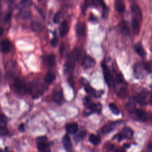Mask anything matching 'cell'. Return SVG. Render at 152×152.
Wrapping results in <instances>:
<instances>
[{
	"label": "cell",
	"mask_w": 152,
	"mask_h": 152,
	"mask_svg": "<svg viewBox=\"0 0 152 152\" xmlns=\"http://www.w3.org/2000/svg\"><path fill=\"white\" fill-rule=\"evenodd\" d=\"M36 144L39 152H51L49 143L46 136L39 137L36 138Z\"/></svg>",
	"instance_id": "cell-1"
},
{
	"label": "cell",
	"mask_w": 152,
	"mask_h": 152,
	"mask_svg": "<svg viewBox=\"0 0 152 152\" xmlns=\"http://www.w3.org/2000/svg\"><path fill=\"white\" fill-rule=\"evenodd\" d=\"M133 131L129 127H124L121 130V132L116 134L113 138L117 139L118 141H121L122 139H130L133 136Z\"/></svg>",
	"instance_id": "cell-2"
},
{
	"label": "cell",
	"mask_w": 152,
	"mask_h": 152,
	"mask_svg": "<svg viewBox=\"0 0 152 152\" xmlns=\"http://www.w3.org/2000/svg\"><path fill=\"white\" fill-rule=\"evenodd\" d=\"M102 66L103 70L104 78L106 84L108 85L109 87H113L115 86V81L110 71H109V69L105 64H102Z\"/></svg>",
	"instance_id": "cell-3"
},
{
	"label": "cell",
	"mask_w": 152,
	"mask_h": 152,
	"mask_svg": "<svg viewBox=\"0 0 152 152\" xmlns=\"http://www.w3.org/2000/svg\"><path fill=\"white\" fill-rule=\"evenodd\" d=\"M131 10L132 14V19L141 23L142 18V15L139 6L136 4H132L131 6Z\"/></svg>",
	"instance_id": "cell-4"
},
{
	"label": "cell",
	"mask_w": 152,
	"mask_h": 152,
	"mask_svg": "<svg viewBox=\"0 0 152 152\" xmlns=\"http://www.w3.org/2000/svg\"><path fill=\"white\" fill-rule=\"evenodd\" d=\"M129 115L132 118L137 120L145 121L147 119L146 112L141 109H136L133 112L129 113Z\"/></svg>",
	"instance_id": "cell-5"
},
{
	"label": "cell",
	"mask_w": 152,
	"mask_h": 152,
	"mask_svg": "<svg viewBox=\"0 0 152 152\" xmlns=\"http://www.w3.org/2000/svg\"><path fill=\"white\" fill-rule=\"evenodd\" d=\"M102 110V105L99 103H93L89 107H86L84 111V114L85 115H89L92 113H100Z\"/></svg>",
	"instance_id": "cell-6"
},
{
	"label": "cell",
	"mask_w": 152,
	"mask_h": 152,
	"mask_svg": "<svg viewBox=\"0 0 152 152\" xmlns=\"http://www.w3.org/2000/svg\"><path fill=\"white\" fill-rule=\"evenodd\" d=\"M120 121L109 122L107 123L102 128V132L103 134H107L114 131L120 124Z\"/></svg>",
	"instance_id": "cell-7"
},
{
	"label": "cell",
	"mask_w": 152,
	"mask_h": 152,
	"mask_svg": "<svg viewBox=\"0 0 152 152\" xmlns=\"http://www.w3.org/2000/svg\"><path fill=\"white\" fill-rule=\"evenodd\" d=\"M134 72L137 78H142L145 73H148L145 69L144 64L142 63L137 64L134 66Z\"/></svg>",
	"instance_id": "cell-8"
},
{
	"label": "cell",
	"mask_w": 152,
	"mask_h": 152,
	"mask_svg": "<svg viewBox=\"0 0 152 152\" xmlns=\"http://www.w3.org/2000/svg\"><path fill=\"white\" fill-rule=\"evenodd\" d=\"M86 80H85L84 81H83V84L84 85V89L86 90V91L90 94H91L92 96L96 97H99L101 96V95L102 94V93H103L102 91H96V90H94L93 88H92L89 84L86 81Z\"/></svg>",
	"instance_id": "cell-9"
},
{
	"label": "cell",
	"mask_w": 152,
	"mask_h": 152,
	"mask_svg": "<svg viewBox=\"0 0 152 152\" xmlns=\"http://www.w3.org/2000/svg\"><path fill=\"white\" fill-rule=\"evenodd\" d=\"M45 88L42 84L33 85L30 88V91L34 98H37L42 94Z\"/></svg>",
	"instance_id": "cell-10"
},
{
	"label": "cell",
	"mask_w": 152,
	"mask_h": 152,
	"mask_svg": "<svg viewBox=\"0 0 152 152\" xmlns=\"http://www.w3.org/2000/svg\"><path fill=\"white\" fill-rule=\"evenodd\" d=\"M95 64H96V62L94 59L90 56H85L83 59L82 62H81L82 66L84 69L91 68L95 65Z\"/></svg>",
	"instance_id": "cell-11"
},
{
	"label": "cell",
	"mask_w": 152,
	"mask_h": 152,
	"mask_svg": "<svg viewBox=\"0 0 152 152\" xmlns=\"http://www.w3.org/2000/svg\"><path fill=\"white\" fill-rule=\"evenodd\" d=\"M147 97L148 92L145 91H142L136 95L135 97V100L140 104H145L147 103Z\"/></svg>",
	"instance_id": "cell-12"
},
{
	"label": "cell",
	"mask_w": 152,
	"mask_h": 152,
	"mask_svg": "<svg viewBox=\"0 0 152 152\" xmlns=\"http://www.w3.org/2000/svg\"><path fill=\"white\" fill-rule=\"evenodd\" d=\"M62 143L67 152H73V148L71 138L68 135L66 134L63 137L62 140Z\"/></svg>",
	"instance_id": "cell-13"
},
{
	"label": "cell",
	"mask_w": 152,
	"mask_h": 152,
	"mask_svg": "<svg viewBox=\"0 0 152 152\" xmlns=\"http://www.w3.org/2000/svg\"><path fill=\"white\" fill-rule=\"evenodd\" d=\"M11 44L8 39H4L0 42V51L3 53H7L11 49Z\"/></svg>",
	"instance_id": "cell-14"
},
{
	"label": "cell",
	"mask_w": 152,
	"mask_h": 152,
	"mask_svg": "<svg viewBox=\"0 0 152 152\" xmlns=\"http://www.w3.org/2000/svg\"><path fill=\"white\" fill-rule=\"evenodd\" d=\"M14 87L15 90L20 94H24L26 92V86L21 81L17 80L14 84Z\"/></svg>",
	"instance_id": "cell-15"
},
{
	"label": "cell",
	"mask_w": 152,
	"mask_h": 152,
	"mask_svg": "<svg viewBox=\"0 0 152 152\" xmlns=\"http://www.w3.org/2000/svg\"><path fill=\"white\" fill-rule=\"evenodd\" d=\"M69 31L68 23L66 20H64L60 24L59 26V34L61 36L63 37L65 36Z\"/></svg>",
	"instance_id": "cell-16"
},
{
	"label": "cell",
	"mask_w": 152,
	"mask_h": 152,
	"mask_svg": "<svg viewBox=\"0 0 152 152\" xmlns=\"http://www.w3.org/2000/svg\"><path fill=\"white\" fill-rule=\"evenodd\" d=\"M81 56H82V50L80 48H75L72 50L71 52V58L74 62H75L76 61H79L81 58Z\"/></svg>",
	"instance_id": "cell-17"
},
{
	"label": "cell",
	"mask_w": 152,
	"mask_h": 152,
	"mask_svg": "<svg viewBox=\"0 0 152 152\" xmlns=\"http://www.w3.org/2000/svg\"><path fill=\"white\" fill-rule=\"evenodd\" d=\"M65 129L68 133L73 134L77 132V131L78 129V126L77 124H76L75 122L68 124L65 126Z\"/></svg>",
	"instance_id": "cell-18"
},
{
	"label": "cell",
	"mask_w": 152,
	"mask_h": 152,
	"mask_svg": "<svg viewBox=\"0 0 152 152\" xmlns=\"http://www.w3.org/2000/svg\"><path fill=\"white\" fill-rule=\"evenodd\" d=\"M134 50L135 52L142 58L145 56L146 52L141 43H137L134 45Z\"/></svg>",
	"instance_id": "cell-19"
},
{
	"label": "cell",
	"mask_w": 152,
	"mask_h": 152,
	"mask_svg": "<svg viewBox=\"0 0 152 152\" xmlns=\"http://www.w3.org/2000/svg\"><path fill=\"white\" fill-rule=\"evenodd\" d=\"M75 62L71 58L69 61H67L64 65V70L65 73H71L74 69Z\"/></svg>",
	"instance_id": "cell-20"
},
{
	"label": "cell",
	"mask_w": 152,
	"mask_h": 152,
	"mask_svg": "<svg viewBox=\"0 0 152 152\" xmlns=\"http://www.w3.org/2000/svg\"><path fill=\"white\" fill-rule=\"evenodd\" d=\"M86 31V25L83 23L79 22L76 26V33L78 36H82L84 34Z\"/></svg>",
	"instance_id": "cell-21"
},
{
	"label": "cell",
	"mask_w": 152,
	"mask_h": 152,
	"mask_svg": "<svg viewBox=\"0 0 152 152\" xmlns=\"http://www.w3.org/2000/svg\"><path fill=\"white\" fill-rule=\"evenodd\" d=\"M52 99L54 102L58 104H61L63 102V94L62 91H56L52 96Z\"/></svg>",
	"instance_id": "cell-22"
},
{
	"label": "cell",
	"mask_w": 152,
	"mask_h": 152,
	"mask_svg": "<svg viewBox=\"0 0 152 152\" xmlns=\"http://www.w3.org/2000/svg\"><path fill=\"white\" fill-rule=\"evenodd\" d=\"M115 7L119 12H123L125 9L124 2L122 0H116L115 2Z\"/></svg>",
	"instance_id": "cell-23"
},
{
	"label": "cell",
	"mask_w": 152,
	"mask_h": 152,
	"mask_svg": "<svg viewBox=\"0 0 152 152\" xmlns=\"http://www.w3.org/2000/svg\"><path fill=\"white\" fill-rule=\"evenodd\" d=\"M55 79V75L52 72H49L45 74L44 77V81L46 83L50 84Z\"/></svg>",
	"instance_id": "cell-24"
},
{
	"label": "cell",
	"mask_w": 152,
	"mask_h": 152,
	"mask_svg": "<svg viewBox=\"0 0 152 152\" xmlns=\"http://www.w3.org/2000/svg\"><path fill=\"white\" fill-rule=\"evenodd\" d=\"M90 141L94 145H98L101 142V138L99 135L91 134L89 137Z\"/></svg>",
	"instance_id": "cell-25"
},
{
	"label": "cell",
	"mask_w": 152,
	"mask_h": 152,
	"mask_svg": "<svg viewBox=\"0 0 152 152\" xmlns=\"http://www.w3.org/2000/svg\"><path fill=\"white\" fill-rule=\"evenodd\" d=\"M47 64L50 67H53L56 65L55 55L53 53H50L48 56Z\"/></svg>",
	"instance_id": "cell-26"
},
{
	"label": "cell",
	"mask_w": 152,
	"mask_h": 152,
	"mask_svg": "<svg viewBox=\"0 0 152 152\" xmlns=\"http://www.w3.org/2000/svg\"><path fill=\"white\" fill-rule=\"evenodd\" d=\"M31 27L34 31H40L43 28V26L39 22L33 21L31 23Z\"/></svg>",
	"instance_id": "cell-27"
},
{
	"label": "cell",
	"mask_w": 152,
	"mask_h": 152,
	"mask_svg": "<svg viewBox=\"0 0 152 152\" xmlns=\"http://www.w3.org/2000/svg\"><path fill=\"white\" fill-rule=\"evenodd\" d=\"M132 27L133 32L135 34H138L140 30V23L138 21L132 19Z\"/></svg>",
	"instance_id": "cell-28"
},
{
	"label": "cell",
	"mask_w": 152,
	"mask_h": 152,
	"mask_svg": "<svg viewBox=\"0 0 152 152\" xmlns=\"http://www.w3.org/2000/svg\"><path fill=\"white\" fill-rule=\"evenodd\" d=\"M7 123V118L4 114H0V128H5Z\"/></svg>",
	"instance_id": "cell-29"
},
{
	"label": "cell",
	"mask_w": 152,
	"mask_h": 152,
	"mask_svg": "<svg viewBox=\"0 0 152 152\" xmlns=\"http://www.w3.org/2000/svg\"><path fill=\"white\" fill-rule=\"evenodd\" d=\"M18 17L20 18H21L27 19V18H30L31 17V14L29 11H21L18 14Z\"/></svg>",
	"instance_id": "cell-30"
},
{
	"label": "cell",
	"mask_w": 152,
	"mask_h": 152,
	"mask_svg": "<svg viewBox=\"0 0 152 152\" xmlns=\"http://www.w3.org/2000/svg\"><path fill=\"white\" fill-rule=\"evenodd\" d=\"M109 107L113 114L117 115H119L120 113V111H119V109L118 108V107L114 103H110L109 104Z\"/></svg>",
	"instance_id": "cell-31"
},
{
	"label": "cell",
	"mask_w": 152,
	"mask_h": 152,
	"mask_svg": "<svg viewBox=\"0 0 152 152\" xmlns=\"http://www.w3.org/2000/svg\"><path fill=\"white\" fill-rule=\"evenodd\" d=\"M61 18V12H57L55 13V14L53 15V21L55 24H58L59 23V21Z\"/></svg>",
	"instance_id": "cell-32"
},
{
	"label": "cell",
	"mask_w": 152,
	"mask_h": 152,
	"mask_svg": "<svg viewBox=\"0 0 152 152\" xmlns=\"http://www.w3.org/2000/svg\"><path fill=\"white\" fill-rule=\"evenodd\" d=\"M102 9H103V11H102V17L103 18H106L107 16V14H108V12H109V8L108 7L105 5V4L103 2V5H102Z\"/></svg>",
	"instance_id": "cell-33"
},
{
	"label": "cell",
	"mask_w": 152,
	"mask_h": 152,
	"mask_svg": "<svg viewBox=\"0 0 152 152\" xmlns=\"http://www.w3.org/2000/svg\"><path fill=\"white\" fill-rule=\"evenodd\" d=\"M126 110L129 112V113L133 112L137 109L135 105L133 103H128L126 106Z\"/></svg>",
	"instance_id": "cell-34"
},
{
	"label": "cell",
	"mask_w": 152,
	"mask_h": 152,
	"mask_svg": "<svg viewBox=\"0 0 152 152\" xmlns=\"http://www.w3.org/2000/svg\"><path fill=\"white\" fill-rule=\"evenodd\" d=\"M83 104L84 105L86 106V107H89L91 104H93V102L91 100V99L88 97H85L84 99H83Z\"/></svg>",
	"instance_id": "cell-35"
},
{
	"label": "cell",
	"mask_w": 152,
	"mask_h": 152,
	"mask_svg": "<svg viewBox=\"0 0 152 152\" xmlns=\"http://www.w3.org/2000/svg\"><path fill=\"white\" fill-rule=\"evenodd\" d=\"M126 88L123 87L119 89L118 94L120 97H124L126 96Z\"/></svg>",
	"instance_id": "cell-36"
},
{
	"label": "cell",
	"mask_w": 152,
	"mask_h": 152,
	"mask_svg": "<svg viewBox=\"0 0 152 152\" xmlns=\"http://www.w3.org/2000/svg\"><path fill=\"white\" fill-rule=\"evenodd\" d=\"M85 134H86V132H84V131H81V132H80L79 134H77L74 137L75 140L77 141H80V140L84 137V136L85 135Z\"/></svg>",
	"instance_id": "cell-37"
},
{
	"label": "cell",
	"mask_w": 152,
	"mask_h": 152,
	"mask_svg": "<svg viewBox=\"0 0 152 152\" xmlns=\"http://www.w3.org/2000/svg\"><path fill=\"white\" fill-rule=\"evenodd\" d=\"M116 81L118 83H124V78L121 74H117L116 76Z\"/></svg>",
	"instance_id": "cell-38"
},
{
	"label": "cell",
	"mask_w": 152,
	"mask_h": 152,
	"mask_svg": "<svg viewBox=\"0 0 152 152\" xmlns=\"http://www.w3.org/2000/svg\"><path fill=\"white\" fill-rule=\"evenodd\" d=\"M50 42H51L52 46H53V47H55V46H56L58 45V39L56 37H53L52 39Z\"/></svg>",
	"instance_id": "cell-39"
},
{
	"label": "cell",
	"mask_w": 152,
	"mask_h": 152,
	"mask_svg": "<svg viewBox=\"0 0 152 152\" xmlns=\"http://www.w3.org/2000/svg\"><path fill=\"white\" fill-rule=\"evenodd\" d=\"M11 12H8L5 16L4 20H5V22H8L11 20Z\"/></svg>",
	"instance_id": "cell-40"
},
{
	"label": "cell",
	"mask_w": 152,
	"mask_h": 152,
	"mask_svg": "<svg viewBox=\"0 0 152 152\" xmlns=\"http://www.w3.org/2000/svg\"><path fill=\"white\" fill-rule=\"evenodd\" d=\"M21 4H22L23 5H24L25 7H29L30 6L31 4V2L30 1H23L22 2H21Z\"/></svg>",
	"instance_id": "cell-41"
},
{
	"label": "cell",
	"mask_w": 152,
	"mask_h": 152,
	"mask_svg": "<svg viewBox=\"0 0 152 152\" xmlns=\"http://www.w3.org/2000/svg\"><path fill=\"white\" fill-rule=\"evenodd\" d=\"M88 20H89V21H92V22H94V21H97L96 17L94 15H93L92 14H91V15H90V16Z\"/></svg>",
	"instance_id": "cell-42"
},
{
	"label": "cell",
	"mask_w": 152,
	"mask_h": 152,
	"mask_svg": "<svg viewBox=\"0 0 152 152\" xmlns=\"http://www.w3.org/2000/svg\"><path fill=\"white\" fill-rule=\"evenodd\" d=\"M147 152H152V142H150L147 145Z\"/></svg>",
	"instance_id": "cell-43"
},
{
	"label": "cell",
	"mask_w": 152,
	"mask_h": 152,
	"mask_svg": "<svg viewBox=\"0 0 152 152\" xmlns=\"http://www.w3.org/2000/svg\"><path fill=\"white\" fill-rule=\"evenodd\" d=\"M18 129L20 131H23L24 130V124H21L18 127Z\"/></svg>",
	"instance_id": "cell-44"
},
{
	"label": "cell",
	"mask_w": 152,
	"mask_h": 152,
	"mask_svg": "<svg viewBox=\"0 0 152 152\" xmlns=\"http://www.w3.org/2000/svg\"><path fill=\"white\" fill-rule=\"evenodd\" d=\"M4 152H13V151H10L8 147H5V149H4Z\"/></svg>",
	"instance_id": "cell-45"
},
{
	"label": "cell",
	"mask_w": 152,
	"mask_h": 152,
	"mask_svg": "<svg viewBox=\"0 0 152 152\" xmlns=\"http://www.w3.org/2000/svg\"><path fill=\"white\" fill-rule=\"evenodd\" d=\"M149 102H150V103L152 105V94L150 96V99H149Z\"/></svg>",
	"instance_id": "cell-46"
},
{
	"label": "cell",
	"mask_w": 152,
	"mask_h": 152,
	"mask_svg": "<svg viewBox=\"0 0 152 152\" xmlns=\"http://www.w3.org/2000/svg\"><path fill=\"white\" fill-rule=\"evenodd\" d=\"M2 33H3V29H2L1 27H0V36H1Z\"/></svg>",
	"instance_id": "cell-47"
},
{
	"label": "cell",
	"mask_w": 152,
	"mask_h": 152,
	"mask_svg": "<svg viewBox=\"0 0 152 152\" xmlns=\"http://www.w3.org/2000/svg\"><path fill=\"white\" fill-rule=\"evenodd\" d=\"M116 152H125V151H124V150H123L119 149V150H116Z\"/></svg>",
	"instance_id": "cell-48"
},
{
	"label": "cell",
	"mask_w": 152,
	"mask_h": 152,
	"mask_svg": "<svg viewBox=\"0 0 152 152\" xmlns=\"http://www.w3.org/2000/svg\"><path fill=\"white\" fill-rule=\"evenodd\" d=\"M0 152H2V150L0 148Z\"/></svg>",
	"instance_id": "cell-49"
},
{
	"label": "cell",
	"mask_w": 152,
	"mask_h": 152,
	"mask_svg": "<svg viewBox=\"0 0 152 152\" xmlns=\"http://www.w3.org/2000/svg\"><path fill=\"white\" fill-rule=\"evenodd\" d=\"M0 3H1V1H0Z\"/></svg>",
	"instance_id": "cell-50"
}]
</instances>
